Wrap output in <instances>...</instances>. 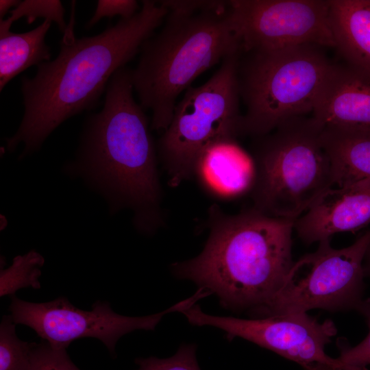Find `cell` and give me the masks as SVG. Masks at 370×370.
<instances>
[{
  "instance_id": "6da1fadb",
  "label": "cell",
  "mask_w": 370,
  "mask_h": 370,
  "mask_svg": "<svg viewBox=\"0 0 370 370\" xmlns=\"http://www.w3.org/2000/svg\"><path fill=\"white\" fill-rule=\"evenodd\" d=\"M72 5L58 56L38 64L33 77L21 78L24 114L16 133L5 140L10 151L24 145L21 157L37 151L66 119L95 108L113 74L140 52L168 14L158 1H143L131 18H120L99 34L77 38L75 1Z\"/></svg>"
},
{
  "instance_id": "7a4b0ae2",
  "label": "cell",
  "mask_w": 370,
  "mask_h": 370,
  "mask_svg": "<svg viewBox=\"0 0 370 370\" xmlns=\"http://www.w3.org/2000/svg\"><path fill=\"white\" fill-rule=\"evenodd\" d=\"M133 92L132 69L120 68L108 84L102 109L86 120L77 167L113 211L130 208L136 227L151 234L162 223L161 188L149 119Z\"/></svg>"
},
{
  "instance_id": "3957f363",
  "label": "cell",
  "mask_w": 370,
  "mask_h": 370,
  "mask_svg": "<svg viewBox=\"0 0 370 370\" xmlns=\"http://www.w3.org/2000/svg\"><path fill=\"white\" fill-rule=\"evenodd\" d=\"M210 234L196 257L171 265L173 274L214 294L221 305L249 312L280 289L293 264L294 219L254 207L232 215L209 209Z\"/></svg>"
},
{
  "instance_id": "277c9868",
  "label": "cell",
  "mask_w": 370,
  "mask_h": 370,
  "mask_svg": "<svg viewBox=\"0 0 370 370\" xmlns=\"http://www.w3.org/2000/svg\"><path fill=\"white\" fill-rule=\"evenodd\" d=\"M162 29L142 45L132 71L139 103L152 113L151 128L164 132L178 96L202 73L241 52L229 5L193 14L168 12Z\"/></svg>"
},
{
  "instance_id": "5b68a950",
  "label": "cell",
  "mask_w": 370,
  "mask_h": 370,
  "mask_svg": "<svg viewBox=\"0 0 370 370\" xmlns=\"http://www.w3.org/2000/svg\"><path fill=\"white\" fill-rule=\"evenodd\" d=\"M322 47L302 45L241 52L237 78L246 112L241 135H267L281 124L312 113L333 68Z\"/></svg>"
},
{
  "instance_id": "8992f818",
  "label": "cell",
  "mask_w": 370,
  "mask_h": 370,
  "mask_svg": "<svg viewBox=\"0 0 370 370\" xmlns=\"http://www.w3.org/2000/svg\"><path fill=\"white\" fill-rule=\"evenodd\" d=\"M321 128L312 119H291L255 138L253 207L273 217L297 219L332 186Z\"/></svg>"
},
{
  "instance_id": "52a82bcc",
  "label": "cell",
  "mask_w": 370,
  "mask_h": 370,
  "mask_svg": "<svg viewBox=\"0 0 370 370\" xmlns=\"http://www.w3.org/2000/svg\"><path fill=\"white\" fill-rule=\"evenodd\" d=\"M239 53L225 58L207 82L190 86L177 101L171 121L158 141L159 154L172 187L192 177L195 159L208 144L241 135Z\"/></svg>"
},
{
  "instance_id": "ba28073f",
  "label": "cell",
  "mask_w": 370,
  "mask_h": 370,
  "mask_svg": "<svg viewBox=\"0 0 370 370\" xmlns=\"http://www.w3.org/2000/svg\"><path fill=\"white\" fill-rule=\"evenodd\" d=\"M330 240L320 241L314 251L293 262L276 293L251 312L267 317L315 308L333 312L356 310L363 299V260L370 230L344 248L332 247Z\"/></svg>"
},
{
  "instance_id": "9c48e42d",
  "label": "cell",
  "mask_w": 370,
  "mask_h": 370,
  "mask_svg": "<svg viewBox=\"0 0 370 370\" xmlns=\"http://www.w3.org/2000/svg\"><path fill=\"white\" fill-rule=\"evenodd\" d=\"M197 300L193 295L153 314L127 317L113 311L108 301L98 300L92 304L91 310H83L64 297L33 303L14 295L11 297L9 311L16 324L29 327L41 340L53 347L66 349L75 340L91 337L101 341L115 356V346L122 336L138 330H153L164 315L182 312Z\"/></svg>"
},
{
  "instance_id": "30bf717a",
  "label": "cell",
  "mask_w": 370,
  "mask_h": 370,
  "mask_svg": "<svg viewBox=\"0 0 370 370\" xmlns=\"http://www.w3.org/2000/svg\"><path fill=\"white\" fill-rule=\"evenodd\" d=\"M181 313L192 325L219 328L229 341L245 339L298 363L304 370H352L325 352L337 332L330 319L320 322L307 312L243 319L206 314L196 304Z\"/></svg>"
},
{
  "instance_id": "8fae6325",
  "label": "cell",
  "mask_w": 370,
  "mask_h": 370,
  "mask_svg": "<svg viewBox=\"0 0 370 370\" xmlns=\"http://www.w3.org/2000/svg\"><path fill=\"white\" fill-rule=\"evenodd\" d=\"M241 52L302 45L334 47L329 0L229 1Z\"/></svg>"
},
{
  "instance_id": "7c38bea8",
  "label": "cell",
  "mask_w": 370,
  "mask_h": 370,
  "mask_svg": "<svg viewBox=\"0 0 370 370\" xmlns=\"http://www.w3.org/2000/svg\"><path fill=\"white\" fill-rule=\"evenodd\" d=\"M369 223L370 179H366L329 188L295 219L294 230L310 245L359 230Z\"/></svg>"
},
{
  "instance_id": "4fadbf2b",
  "label": "cell",
  "mask_w": 370,
  "mask_h": 370,
  "mask_svg": "<svg viewBox=\"0 0 370 370\" xmlns=\"http://www.w3.org/2000/svg\"><path fill=\"white\" fill-rule=\"evenodd\" d=\"M310 118L321 129L370 132V75L334 64Z\"/></svg>"
},
{
  "instance_id": "5bb4252c",
  "label": "cell",
  "mask_w": 370,
  "mask_h": 370,
  "mask_svg": "<svg viewBox=\"0 0 370 370\" xmlns=\"http://www.w3.org/2000/svg\"><path fill=\"white\" fill-rule=\"evenodd\" d=\"M251 154L226 136L208 144L197 155L193 176L206 192L219 199L229 200L249 194L255 180Z\"/></svg>"
},
{
  "instance_id": "9a60e30c",
  "label": "cell",
  "mask_w": 370,
  "mask_h": 370,
  "mask_svg": "<svg viewBox=\"0 0 370 370\" xmlns=\"http://www.w3.org/2000/svg\"><path fill=\"white\" fill-rule=\"evenodd\" d=\"M335 48L350 66L370 75V0H329Z\"/></svg>"
},
{
  "instance_id": "2e32d148",
  "label": "cell",
  "mask_w": 370,
  "mask_h": 370,
  "mask_svg": "<svg viewBox=\"0 0 370 370\" xmlns=\"http://www.w3.org/2000/svg\"><path fill=\"white\" fill-rule=\"evenodd\" d=\"M321 136L330 161L332 186L370 179V132L325 127Z\"/></svg>"
},
{
  "instance_id": "e0dca14e",
  "label": "cell",
  "mask_w": 370,
  "mask_h": 370,
  "mask_svg": "<svg viewBox=\"0 0 370 370\" xmlns=\"http://www.w3.org/2000/svg\"><path fill=\"white\" fill-rule=\"evenodd\" d=\"M51 22L44 20L25 33L0 29V90L14 77L29 67L50 60L45 38Z\"/></svg>"
},
{
  "instance_id": "ac0fdd59",
  "label": "cell",
  "mask_w": 370,
  "mask_h": 370,
  "mask_svg": "<svg viewBox=\"0 0 370 370\" xmlns=\"http://www.w3.org/2000/svg\"><path fill=\"white\" fill-rule=\"evenodd\" d=\"M44 262V258L34 250L16 256L8 268L1 269L0 296H14L16 291L24 288L39 289L38 279Z\"/></svg>"
},
{
  "instance_id": "d6986e66",
  "label": "cell",
  "mask_w": 370,
  "mask_h": 370,
  "mask_svg": "<svg viewBox=\"0 0 370 370\" xmlns=\"http://www.w3.org/2000/svg\"><path fill=\"white\" fill-rule=\"evenodd\" d=\"M11 315L2 317L0 325V370H28L35 343L19 339Z\"/></svg>"
},
{
  "instance_id": "ffe728a7",
  "label": "cell",
  "mask_w": 370,
  "mask_h": 370,
  "mask_svg": "<svg viewBox=\"0 0 370 370\" xmlns=\"http://www.w3.org/2000/svg\"><path fill=\"white\" fill-rule=\"evenodd\" d=\"M10 15L0 20V29H10L12 23L23 17L31 24L38 18L54 22L63 33L67 27L64 20L65 10L59 0H24L10 11Z\"/></svg>"
},
{
  "instance_id": "44dd1931",
  "label": "cell",
  "mask_w": 370,
  "mask_h": 370,
  "mask_svg": "<svg viewBox=\"0 0 370 370\" xmlns=\"http://www.w3.org/2000/svg\"><path fill=\"white\" fill-rule=\"evenodd\" d=\"M356 311L365 319L369 328L366 337L356 346L352 347L345 343V341H338L340 362L352 370H369L370 365V298L362 299L357 306Z\"/></svg>"
},
{
  "instance_id": "7402d4cb",
  "label": "cell",
  "mask_w": 370,
  "mask_h": 370,
  "mask_svg": "<svg viewBox=\"0 0 370 370\" xmlns=\"http://www.w3.org/2000/svg\"><path fill=\"white\" fill-rule=\"evenodd\" d=\"M197 346L195 344L182 345L173 356L158 358L151 356L138 358L135 363L136 370H201L196 358Z\"/></svg>"
},
{
  "instance_id": "603a6c76",
  "label": "cell",
  "mask_w": 370,
  "mask_h": 370,
  "mask_svg": "<svg viewBox=\"0 0 370 370\" xmlns=\"http://www.w3.org/2000/svg\"><path fill=\"white\" fill-rule=\"evenodd\" d=\"M28 370H80L71 360L66 348L51 346L41 340L36 343Z\"/></svg>"
},
{
  "instance_id": "cb8c5ba5",
  "label": "cell",
  "mask_w": 370,
  "mask_h": 370,
  "mask_svg": "<svg viewBox=\"0 0 370 370\" xmlns=\"http://www.w3.org/2000/svg\"><path fill=\"white\" fill-rule=\"evenodd\" d=\"M138 8V1L134 0H98L95 11L85 27H92L104 17L111 18L120 16L121 18H131L137 12Z\"/></svg>"
},
{
  "instance_id": "d4e9b609",
  "label": "cell",
  "mask_w": 370,
  "mask_h": 370,
  "mask_svg": "<svg viewBox=\"0 0 370 370\" xmlns=\"http://www.w3.org/2000/svg\"><path fill=\"white\" fill-rule=\"evenodd\" d=\"M168 12L193 14L204 11L225 9L229 1H160Z\"/></svg>"
},
{
  "instance_id": "484cf974",
  "label": "cell",
  "mask_w": 370,
  "mask_h": 370,
  "mask_svg": "<svg viewBox=\"0 0 370 370\" xmlns=\"http://www.w3.org/2000/svg\"><path fill=\"white\" fill-rule=\"evenodd\" d=\"M20 1L18 0H1L0 1V20L4 17V16L10 12L11 8H15Z\"/></svg>"
},
{
  "instance_id": "4316f807",
  "label": "cell",
  "mask_w": 370,
  "mask_h": 370,
  "mask_svg": "<svg viewBox=\"0 0 370 370\" xmlns=\"http://www.w3.org/2000/svg\"><path fill=\"white\" fill-rule=\"evenodd\" d=\"M363 271L365 277H370V243L367 249L363 260Z\"/></svg>"
}]
</instances>
